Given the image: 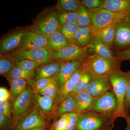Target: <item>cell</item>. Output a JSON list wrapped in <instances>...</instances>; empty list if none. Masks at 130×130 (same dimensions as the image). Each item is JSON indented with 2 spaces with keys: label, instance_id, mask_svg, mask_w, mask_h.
Segmentation results:
<instances>
[{
  "label": "cell",
  "instance_id": "2e32d148",
  "mask_svg": "<svg viewBox=\"0 0 130 130\" xmlns=\"http://www.w3.org/2000/svg\"><path fill=\"white\" fill-rule=\"evenodd\" d=\"M112 90L111 84L108 78L95 77L91 82L85 90L96 100Z\"/></svg>",
  "mask_w": 130,
  "mask_h": 130
},
{
  "label": "cell",
  "instance_id": "836d02e7",
  "mask_svg": "<svg viewBox=\"0 0 130 130\" xmlns=\"http://www.w3.org/2000/svg\"><path fill=\"white\" fill-rule=\"evenodd\" d=\"M14 60L12 58L1 55L0 58V74L5 77L14 67Z\"/></svg>",
  "mask_w": 130,
  "mask_h": 130
},
{
  "label": "cell",
  "instance_id": "3957f363",
  "mask_svg": "<svg viewBox=\"0 0 130 130\" xmlns=\"http://www.w3.org/2000/svg\"><path fill=\"white\" fill-rule=\"evenodd\" d=\"M85 62L88 69L96 77L108 78L113 73L120 69V61L112 60L95 54L89 55Z\"/></svg>",
  "mask_w": 130,
  "mask_h": 130
},
{
  "label": "cell",
  "instance_id": "7402d4cb",
  "mask_svg": "<svg viewBox=\"0 0 130 130\" xmlns=\"http://www.w3.org/2000/svg\"><path fill=\"white\" fill-rule=\"evenodd\" d=\"M117 24L100 29L93 30L92 28L93 37L100 38L110 48H111L114 43Z\"/></svg>",
  "mask_w": 130,
  "mask_h": 130
},
{
  "label": "cell",
  "instance_id": "30bf717a",
  "mask_svg": "<svg viewBox=\"0 0 130 130\" xmlns=\"http://www.w3.org/2000/svg\"><path fill=\"white\" fill-rule=\"evenodd\" d=\"M87 69L88 68L86 64L84 61L78 68L72 76L70 78L62 88L58 90L57 94L55 98L54 108L56 109L58 105L63 100L68 96L71 95L80 77Z\"/></svg>",
  "mask_w": 130,
  "mask_h": 130
},
{
  "label": "cell",
  "instance_id": "9a60e30c",
  "mask_svg": "<svg viewBox=\"0 0 130 130\" xmlns=\"http://www.w3.org/2000/svg\"><path fill=\"white\" fill-rule=\"evenodd\" d=\"M61 64V62H51L42 65L35 71L33 77L28 81V84L31 86L38 79L55 76L60 70Z\"/></svg>",
  "mask_w": 130,
  "mask_h": 130
},
{
  "label": "cell",
  "instance_id": "ac0fdd59",
  "mask_svg": "<svg viewBox=\"0 0 130 130\" xmlns=\"http://www.w3.org/2000/svg\"><path fill=\"white\" fill-rule=\"evenodd\" d=\"M114 44L120 47L130 46V24L127 21H121L117 24Z\"/></svg>",
  "mask_w": 130,
  "mask_h": 130
},
{
  "label": "cell",
  "instance_id": "f1b7e54d",
  "mask_svg": "<svg viewBox=\"0 0 130 130\" xmlns=\"http://www.w3.org/2000/svg\"><path fill=\"white\" fill-rule=\"evenodd\" d=\"M82 6L81 1L78 0H59L56 5L57 11L77 12Z\"/></svg>",
  "mask_w": 130,
  "mask_h": 130
},
{
  "label": "cell",
  "instance_id": "d6986e66",
  "mask_svg": "<svg viewBox=\"0 0 130 130\" xmlns=\"http://www.w3.org/2000/svg\"><path fill=\"white\" fill-rule=\"evenodd\" d=\"M71 44L64 35L58 31L48 37L47 48L51 52H58Z\"/></svg>",
  "mask_w": 130,
  "mask_h": 130
},
{
  "label": "cell",
  "instance_id": "f6af8a7d",
  "mask_svg": "<svg viewBox=\"0 0 130 130\" xmlns=\"http://www.w3.org/2000/svg\"><path fill=\"white\" fill-rule=\"evenodd\" d=\"M125 119L126 121V124L125 130H130V116L129 115Z\"/></svg>",
  "mask_w": 130,
  "mask_h": 130
},
{
  "label": "cell",
  "instance_id": "b9f144b4",
  "mask_svg": "<svg viewBox=\"0 0 130 130\" xmlns=\"http://www.w3.org/2000/svg\"><path fill=\"white\" fill-rule=\"evenodd\" d=\"M125 110L127 115H129L130 109V82L128 84L124 102Z\"/></svg>",
  "mask_w": 130,
  "mask_h": 130
},
{
  "label": "cell",
  "instance_id": "277c9868",
  "mask_svg": "<svg viewBox=\"0 0 130 130\" xmlns=\"http://www.w3.org/2000/svg\"><path fill=\"white\" fill-rule=\"evenodd\" d=\"M130 12H115L98 8L91 10V17L93 30H98L126 21Z\"/></svg>",
  "mask_w": 130,
  "mask_h": 130
},
{
  "label": "cell",
  "instance_id": "4dcf8cb0",
  "mask_svg": "<svg viewBox=\"0 0 130 130\" xmlns=\"http://www.w3.org/2000/svg\"><path fill=\"white\" fill-rule=\"evenodd\" d=\"M91 12L90 10L82 5L78 11L77 23L79 27L92 26Z\"/></svg>",
  "mask_w": 130,
  "mask_h": 130
},
{
  "label": "cell",
  "instance_id": "ba28073f",
  "mask_svg": "<svg viewBox=\"0 0 130 130\" xmlns=\"http://www.w3.org/2000/svg\"><path fill=\"white\" fill-rule=\"evenodd\" d=\"M89 55L86 47H81L72 44L58 52L51 51L52 62L61 63L70 61H85Z\"/></svg>",
  "mask_w": 130,
  "mask_h": 130
},
{
  "label": "cell",
  "instance_id": "4316f807",
  "mask_svg": "<svg viewBox=\"0 0 130 130\" xmlns=\"http://www.w3.org/2000/svg\"><path fill=\"white\" fill-rule=\"evenodd\" d=\"M10 83V98L13 102L27 88L28 82L25 79H15L11 81Z\"/></svg>",
  "mask_w": 130,
  "mask_h": 130
},
{
  "label": "cell",
  "instance_id": "4fadbf2b",
  "mask_svg": "<svg viewBox=\"0 0 130 130\" xmlns=\"http://www.w3.org/2000/svg\"><path fill=\"white\" fill-rule=\"evenodd\" d=\"M29 29L14 31L4 37L0 44V54L3 55L13 51L20 45Z\"/></svg>",
  "mask_w": 130,
  "mask_h": 130
},
{
  "label": "cell",
  "instance_id": "7bdbcfd3",
  "mask_svg": "<svg viewBox=\"0 0 130 130\" xmlns=\"http://www.w3.org/2000/svg\"><path fill=\"white\" fill-rule=\"evenodd\" d=\"M119 60H130V48L118 53Z\"/></svg>",
  "mask_w": 130,
  "mask_h": 130
},
{
  "label": "cell",
  "instance_id": "44dd1931",
  "mask_svg": "<svg viewBox=\"0 0 130 130\" xmlns=\"http://www.w3.org/2000/svg\"><path fill=\"white\" fill-rule=\"evenodd\" d=\"M99 8L115 12H130V0H105Z\"/></svg>",
  "mask_w": 130,
  "mask_h": 130
},
{
  "label": "cell",
  "instance_id": "d590c367",
  "mask_svg": "<svg viewBox=\"0 0 130 130\" xmlns=\"http://www.w3.org/2000/svg\"><path fill=\"white\" fill-rule=\"evenodd\" d=\"M58 90L57 83L54 78L38 94L55 99L58 93Z\"/></svg>",
  "mask_w": 130,
  "mask_h": 130
},
{
  "label": "cell",
  "instance_id": "d4e9b609",
  "mask_svg": "<svg viewBox=\"0 0 130 130\" xmlns=\"http://www.w3.org/2000/svg\"><path fill=\"white\" fill-rule=\"evenodd\" d=\"M54 98L37 94L35 95V105L41 111L48 113L54 108Z\"/></svg>",
  "mask_w": 130,
  "mask_h": 130
},
{
  "label": "cell",
  "instance_id": "ee69618b",
  "mask_svg": "<svg viewBox=\"0 0 130 130\" xmlns=\"http://www.w3.org/2000/svg\"><path fill=\"white\" fill-rule=\"evenodd\" d=\"M10 98V93L7 89L4 87L0 88V102L9 100Z\"/></svg>",
  "mask_w": 130,
  "mask_h": 130
},
{
  "label": "cell",
  "instance_id": "484cf974",
  "mask_svg": "<svg viewBox=\"0 0 130 130\" xmlns=\"http://www.w3.org/2000/svg\"><path fill=\"white\" fill-rule=\"evenodd\" d=\"M95 77H96L88 68L80 77L71 95L74 96L85 90L91 82Z\"/></svg>",
  "mask_w": 130,
  "mask_h": 130
},
{
  "label": "cell",
  "instance_id": "ffe728a7",
  "mask_svg": "<svg viewBox=\"0 0 130 130\" xmlns=\"http://www.w3.org/2000/svg\"><path fill=\"white\" fill-rule=\"evenodd\" d=\"M74 96L76 103L75 112L78 113L88 111L96 100L95 98L85 90Z\"/></svg>",
  "mask_w": 130,
  "mask_h": 130
},
{
  "label": "cell",
  "instance_id": "bcb514c9",
  "mask_svg": "<svg viewBox=\"0 0 130 130\" xmlns=\"http://www.w3.org/2000/svg\"><path fill=\"white\" fill-rule=\"evenodd\" d=\"M29 130H45V129L44 127H39V128H34Z\"/></svg>",
  "mask_w": 130,
  "mask_h": 130
},
{
  "label": "cell",
  "instance_id": "74e56055",
  "mask_svg": "<svg viewBox=\"0 0 130 130\" xmlns=\"http://www.w3.org/2000/svg\"><path fill=\"white\" fill-rule=\"evenodd\" d=\"M13 120L11 117H7L0 113V130L12 129Z\"/></svg>",
  "mask_w": 130,
  "mask_h": 130
},
{
  "label": "cell",
  "instance_id": "52a82bcc",
  "mask_svg": "<svg viewBox=\"0 0 130 130\" xmlns=\"http://www.w3.org/2000/svg\"><path fill=\"white\" fill-rule=\"evenodd\" d=\"M117 106V99L112 90L96 99L87 112L115 118Z\"/></svg>",
  "mask_w": 130,
  "mask_h": 130
},
{
  "label": "cell",
  "instance_id": "5bb4252c",
  "mask_svg": "<svg viewBox=\"0 0 130 130\" xmlns=\"http://www.w3.org/2000/svg\"><path fill=\"white\" fill-rule=\"evenodd\" d=\"M83 61H70L63 62L58 74L54 76L58 86V90L71 77Z\"/></svg>",
  "mask_w": 130,
  "mask_h": 130
},
{
  "label": "cell",
  "instance_id": "8992f818",
  "mask_svg": "<svg viewBox=\"0 0 130 130\" xmlns=\"http://www.w3.org/2000/svg\"><path fill=\"white\" fill-rule=\"evenodd\" d=\"M60 26L58 12L57 10L53 9L40 15L30 30L41 33L48 37L59 31Z\"/></svg>",
  "mask_w": 130,
  "mask_h": 130
},
{
  "label": "cell",
  "instance_id": "6da1fadb",
  "mask_svg": "<svg viewBox=\"0 0 130 130\" xmlns=\"http://www.w3.org/2000/svg\"><path fill=\"white\" fill-rule=\"evenodd\" d=\"M108 78L117 100L118 106L114 117L126 118L128 115L125 110L124 102L127 87L130 82V70L123 72L120 69L111 74Z\"/></svg>",
  "mask_w": 130,
  "mask_h": 130
},
{
  "label": "cell",
  "instance_id": "5b68a950",
  "mask_svg": "<svg viewBox=\"0 0 130 130\" xmlns=\"http://www.w3.org/2000/svg\"><path fill=\"white\" fill-rule=\"evenodd\" d=\"M35 94L31 87L28 86L19 97L13 102L12 106L13 116V125L12 130L18 121L29 112L35 105Z\"/></svg>",
  "mask_w": 130,
  "mask_h": 130
},
{
  "label": "cell",
  "instance_id": "83f0119b",
  "mask_svg": "<svg viewBox=\"0 0 130 130\" xmlns=\"http://www.w3.org/2000/svg\"><path fill=\"white\" fill-rule=\"evenodd\" d=\"M35 71H28L21 68L14 67L5 77L9 83L15 79H24L29 81L34 76Z\"/></svg>",
  "mask_w": 130,
  "mask_h": 130
},
{
  "label": "cell",
  "instance_id": "8fae6325",
  "mask_svg": "<svg viewBox=\"0 0 130 130\" xmlns=\"http://www.w3.org/2000/svg\"><path fill=\"white\" fill-rule=\"evenodd\" d=\"M48 42V37L41 33L34 32L29 30L20 45L13 51L47 48Z\"/></svg>",
  "mask_w": 130,
  "mask_h": 130
},
{
  "label": "cell",
  "instance_id": "1f68e13d",
  "mask_svg": "<svg viewBox=\"0 0 130 130\" xmlns=\"http://www.w3.org/2000/svg\"><path fill=\"white\" fill-rule=\"evenodd\" d=\"M41 66L38 62L27 59L14 60V67L19 68L28 71H35Z\"/></svg>",
  "mask_w": 130,
  "mask_h": 130
},
{
  "label": "cell",
  "instance_id": "60d3db41",
  "mask_svg": "<svg viewBox=\"0 0 130 130\" xmlns=\"http://www.w3.org/2000/svg\"><path fill=\"white\" fill-rule=\"evenodd\" d=\"M12 106L9 100L0 102V113L7 117H11Z\"/></svg>",
  "mask_w": 130,
  "mask_h": 130
},
{
  "label": "cell",
  "instance_id": "ab89813d",
  "mask_svg": "<svg viewBox=\"0 0 130 130\" xmlns=\"http://www.w3.org/2000/svg\"><path fill=\"white\" fill-rule=\"evenodd\" d=\"M103 1L100 0H83L81 1V5L86 8L91 10L100 8Z\"/></svg>",
  "mask_w": 130,
  "mask_h": 130
},
{
  "label": "cell",
  "instance_id": "9c48e42d",
  "mask_svg": "<svg viewBox=\"0 0 130 130\" xmlns=\"http://www.w3.org/2000/svg\"><path fill=\"white\" fill-rule=\"evenodd\" d=\"M3 55L10 57L14 60L27 59L35 61L42 65L52 62L51 51L46 48L13 51Z\"/></svg>",
  "mask_w": 130,
  "mask_h": 130
},
{
  "label": "cell",
  "instance_id": "7a4b0ae2",
  "mask_svg": "<svg viewBox=\"0 0 130 130\" xmlns=\"http://www.w3.org/2000/svg\"><path fill=\"white\" fill-rule=\"evenodd\" d=\"M116 119L92 112L79 113L75 130H112Z\"/></svg>",
  "mask_w": 130,
  "mask_h": 130
},
{
  "label": "cell",
  "instance_id": "cb8c5ba5",
  "mask_svg": "<svg viewBox=\"0 0 130 130\" xmlns=\"http://www.w3.org/2000/svg\"><path fill=\"white\" fill-rule=\"evenodd\" d=\"M76 103L75 97L70 95L65 98L58 105L55 111V115L56 116H61L75 112Z\"/></svg>",
  "mask_w": 130,
  "mask_h": 130
},
{
  "label": "cell",
  "instance_id": "e0dca14e",
  "mask_svg": "<svg viewBox=\"0 0 130 130\" xmlns=\"http://www.w3.org/2000/svg\"><path fill=\"white\" fill-rule=\"evenodd\" d=\"M88 51L103 58L112 60L119 61L118 58L114 56L110 48L100 38L93 37L90 44L86 47Z\"/></svg>",
  "mask_w": 130,
  "mask_h": 130
},
{
  "label": "cell",
  "instance_id": "8d00e7d4",
  "mask_svg": "<svg viewBox=\"0 0 130 130\" xmlns=\"http://www.w3.org/2000/svg\"><path fill=\"white\" fill-rule=\"evenodd\" d=\"M68 120V113L61 115L60 119L54 123L51 130H66L67 127Z\"/></svg>",
  "mask_w": 130,
  "mask_h": 130
},
{
  "label": "cell",
  "instance_id": "d6a6232c",
  "mask_svg": "<svg viewBox=\"0 0 130 130\" xmlns=\"http://www.w3.org/2000/svg\"><path fill=\"white\" fill-rule=\"evenodd\" d=\"M57 12L58 20L60 25L77 22L78 11L69 12L60 11H57Z\"/></svg>",
  "mask_w": 130,
  "mask_h": 130
},
{
  "label": "cell",
  "instance_id": "603a6c76",
  "mask_svg": "<svg viewBox=\"0 0 130 130\" xmlns=\"http://www.w3.org/2000/svg\"><path fill=\"white\" fill-rule=\"evenodd\" d=\"M92 26L80 27L74 37V44L81 47L88 46L93 38Z\"/></svg>",
  "mask_w": 130,
  "mask_h": 130
},
{
  "label": "cell",
  "instance_id": "f546056e",
  "mask_svg": "<svg viewBox=\"0 0 130 130\" xmlns=\"http://www.w3.org/2000/svg\"><path fill=\"white\" fill-rule=\"evenodd\" d=\"M80 28L77 22L60 25L59 31L72 44H74V37Z\"/></svg>",
  "mask_w": 130,
  "mask_h": 130
},
{
  "label": "cell",
  "instance_id": "7c38bea8",
  "mask_svg": "<svg viewBox=\"0 0 130 130\" xmlns=\"http://www.w3.org/2000/svg\"><path fill=\"white\" fill-rule=\"evenodd\" d=\"M44 119L36 109H32L21 118L13 130H29L34 128L44 127Z\"/></svg>",
  "mask_w": 130,
  "mask_h": 130
},
{
  "label": "cell",
  "instance_id": "f35d334b",
  "mask_svg": "<svg viewBox=\"0 0 130 130\" xmlns=\"http://www.w3.org/2000/svg\"><path fill=\"white\" fill-rule=\"evenodd\" d=\"M68 115L69 120L66 130H75L77 123L79 113L74 112L70 113Z\"/></svg>",
  "mask_w": 130,
  "mask_h": 130
},
{
  "label": "cell",
  "instance_id": "e575fe53",
  "mask_svg": "<svg viewBox=\"0 0 130 130\" xmlns=\"http://www.w3.org/2000/svg\"><path fill=\"white\" fill-rule=\"evenodd\" d=\"M54 79V77L49 78H42L36 81L31 86L35 94H39Z\"/></svg>",
  "mask_w": 130,
  "mask_h": 130
},
{
  "label": "cell",
  "instance_id": "7dc6e473",
  "mask_svg": "<svg viewBox=\"0 0 130 130\" xmlns=\"http://www.w3.org/2000/svg\"><path fill=\"white\" fill-rule=\"evenodd\" d=\"M126 21H127V22H128L130 24V15L129 16H128V17L126 19Z\"/></svg>",
  "mask_w": 130,
  "mask_h": 130
}]
</instances>
